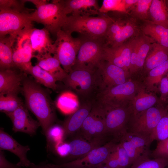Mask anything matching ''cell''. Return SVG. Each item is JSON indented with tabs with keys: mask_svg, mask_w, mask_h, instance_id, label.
<instances>
[{
	"mask_svg": "<svg viewBox=\"0 0 168 168\" xmlns=\"http://www.w3.org/2000/svg\"><path fill=\"white\" fill-rule=\"evenodd\" d=\"M168 59V49L154 42L146 59L142 74L146 76L151 69Z\"/></svg>",
	"mask_w": 168,
	"mask_h": 168,
	"instance_id": "cell-26",
	"label": "cell"
},
{
	"mask_svg": "<svg viewBox=\"0 0 168 168\" xmlns=\"http://www.w3.org/2000/svg\"><path fill=\"white\" fill-rule=\"evenodd\" d=\"M30 168H53L49 164V163L46 161L41 162L38 164L31 162L29 166Z\"/></svg>",
	"mask_w": 168,
	"mask_h": 168,
	"instance_id": "cell-47",
	"label": "cell"
},
{
	"mask_svg": "<svg viewBox=\"0 0 168 168\" xmlns=\"http://www.w3.org/2000/svg\"><path fill=\"white\" fill-rule=\"evenodd\" d=\"M138 21L131 16L127 18H115L107 31L106 45L117 46L139 35L141 26L139 25Z\"/></svg>",
	"mask_w": 168,
	"mask_h": 168,
	"instance_id": "cell-9",
	"label": "cell"
},
{
	"mask_svg": "<svg viewBox=\"0 0 168 168\" xmlns=\"http://www.w3.org/2000/svg\"><path fill=\"white\" fill-rule=\"evenodd\" d=\"M96 168H109L107 166H106L105 164H103L101 165Z\"/></svg>",
	"mask_w": 168,
	"mask_h": 168,
	"instance_id": "cell-49",
	"label": "cell"
},
{
	"mask_svg": "<svg viewBox=\"0 0 168 168\" xmlns=\"http://www.w3.org/2000/svg\"><path fill=\"white\" fill-rule=\"evenodd\" d=\"M150 156L153 158H163L168 159V138L157 143Z\"/></svg>",
	"mask_w": 168,
	"mask_h": 168,
	"instance_id": "cell-42",
	"label": "cell"
},
{
	"mask_svg": "<svg viewBox=\"0 0 168 168\" xmlns=\"http://www.w3.org/2000/svg\"><path fill=\"white\" fill-rule=\"evenodd\" d=\"M118 160L120 168H129L131 165L130 158L120 143L117 148Z\"/></svg>",
	"mask_w": 168,
	"mask_h": 168,
	"instance_id": "cell-43",
	"label": "cell"
},
{
	"mask_svg": "<svg viewBox=\"0 0 168 168\" xmlns=\"http://www.w3.org/2000/svg\"><path fill=\"white\" fill-rule=\"evenodd\" d=\"M159 86L160 101L164 102L168 98V71L162 77Z\"/></svg>",
	"mask_w": 168,
	"mask_h": 168,
	"instance_id": "cell-44",
	"label": "cell"
},
{
	"mask_svg": "<svg viewBox=\"0 0 168 168\" xmlns=\"http://www.w3.org/2000/svg\"><path fill=\"white\" fill-rule=\"evenodd\" d=\"M105 124L107 135L119 141L127 132L128 125L132 114L129 106L105 108Z\"/></svg>",
	"mask_w": 168,
	"mask_h": 168,
	"instance_id": "cell-11",
	"label": "cell"
},
{
	"mask_svg": "<svg viewBox=\"0 0 168 168\" xmlns=\"http://www.w3.org/2000/svg\"><path fill=\"white\" fill-rule=\"evenodd\" d=\"M166 109L153 106L135 114H131L127 132L150 137L158 122L167 112Z\"/></svg>",
	"mask_w": 168,
	"mask_h": 168,
	"instance_id": "cell-8",
	"label": "cell"
},
{
	"mask_svg": "<svg viewBox=\"0 0 168 168\" xmlns=\"http://www.w3.org/2000/svg\"><path fill=\"white\" fill-rule=\"evenodd\" d=\"M138 48L136 62L133 75L142 73L144 63L150 50L152 45L154 42L151 37L145 35L142 31L138 35Z\"/></svg>",
	"mask_w": 168,
	"mask_h": 168,
	"instance_id": "cell-33",
	"label": "cell"
},
{
	"mask_svg": "<svg viewBox=\"0 0 168 168\" xmlns=\"http://www.w3.org/2000/svg\"><path fill=\"white\" fill-rule=\"evenodd\" d=\"M62 82L66 87L77 96L80 101H94L99 91L100 79L98 68L73 69Z\"/></svg>",
	"mask_w": 168,
	"mask_h": 168,
	"instance_id": "cell-3",
	"label": "cell"
},
{
	"mask_svg": "<svg viewBox=\"0 0 168 168\" xmlns=\"http://www.w3.org/2000/svg\"><path fill=\"white\" fill-rule=\"evenodd\" d=\"M78 109L70 114L65 120L63 127L65 137L71 135L80 129L83 124L92 108L94 101H81Z\"/></svg>",
	"mask_w": 168,
	"mask_h": 168,
	"instance_id": "cell-21",
	"label": "cell"
},
{
	"mask_svg": "<svg viewBox=\"0 0 168 168\" xmlns=\"http://www.w3.org/2000/svg\"><path fill=\"white\" fill-rule=\"evenodd\" d=\"M150 138L153 141L156 140L158 142L168 138V110L158 122Z\"/></svg>",
	"mask_w": 168,
	"mask_h": 168,
	"instance_id": "cell-41",
	"label": "cell"
},
{
	"mask_svg": "<svg viewBox=\"0 0 168 168\" xmlns=\"http://www.w3.org/2000/svg\"><path fill=\"white\" fill-rule=\"evenodd\" d=\"M165 3L167 9L168 11V0H165Z\"/></svg>",
	"mask_w": 168,
	"mask_h": 168,
	"instance_id": "cell-50",
	"label": "cell"
},
{
	"mask_svg": "<svg viewBox=\"0 0 168 168\" xmlns=\"http://www.w3.org/2000/svg\"><path fill=\"white\" fill-rule=\"evenodd\" d=\"M168 71V59L150 70L145 76L143 85L149 91L156 90L164 75Z\"/></svg>",
	"mask_w": 168,
	"mask_h": 168,
	"instance_id": "cell-34",
	"label": "cell"
},
{
	"mask_svg": "<svg viewBox=\"0 0 168 168\" xmlns=\"http://www.w3.org/2000/svg\"><path fill=\"white\" fill-rule=\"evenodd\" d=\"M50 33L45 28H33L31 31L30 40L34 54H55L56 47L55 42L51 39Z\"/></svg>",
	"mask_w": 168,
	"mask_h": 168,
	"instance_id": "cell-22",
	"label": "cell"
},
{
	"mask_svg": "<svg viewBox=\"0 0 168 168\" xmlns=\"http://www.w3.org/2000/svg\"><path fill=\"white\" fill-rule=\"evenodd\" d=\"M168 166V159L157 158L151 159L149 156H144L134 161L129 168H166Z\"/></svg>",
	"mask_w": 168,
	"mask_h": 168,
	"instance_id": "cell-36",
	"label": "cell"
},
{
	"mask_svg": "<svg viewBox=\"0 0 168 168\" xmlns=\"http://www.w3.org/2000/svg\"><path fill=\"white\" fill-rule=\"evenodd\" d=\"M0 168H21V167L8 161L4 152L0 151Z\"/></svg>",
	"mask_w": 168,
	"mask_h": 168,
	"instance_id": "cell-46",
	"label": "cell"
},
{
	"mask_svg": "<svg viewBox=\"0 0 168 168\" xmlns=\"http://www.w3.org/2000/svg\"><path fill=\"white\" fill-rule=\"evenodd\" d=\"M80 102L77 96L70 91L62 93L57 99L56 105L63 114H71L79 108Z\"/></svg>",
	"mask_w": 168,
	"mask_h": 168,
	"instance_id": "cell-30",
	"label": "cell"
},
{
	"mask_svg": "<svg viewBox=\"0 0 168 168\" xmlns=\"http://www.w3.org/2000/svg\"><path fill=\"white\" fill-rule=\"evenodd\" d=\"M33 28V26L26 27L16 35L13 46V60L15 68L24 72L32 64L31 59L34 55L30 40Z\"/></svg>",
	"mask_w": 168,
	"mask_h": 168,
	"instance_id": "cell-12",
	"label": "cell"
},
{
	"mask_svg": "<svg viewBox=\"0 0 168 168\" xmlns=\"http://www.w3.org/2000/svg\"><path fill=\"white\" fill-rule=\"evenodd\" d=\"M86 140L80 138L74 139L69 143L70 150L68 158L69 160L84 157L94 149L102 145V143L100 142Z\"/></svg>",
	"mask_w": 168,
	"mask_h": 168,
	"instance_id": "cell-28",
	"label": "cell"
},
{
	"mask_svg": "<svg viewBox=\"0 0 168 168\" xmlns=\"http://www.w3.org/2000/svg\"><path fill=\"white\" fill-rule=\"evenodd\" d=\"M56 36V51L54 55L56 56L63 68L68 73L75 64L82 39L81 37L73 38L71 34L61 29Z\"/></svg>",
	"mask_w": 168,
	"mask_h": 168,
	"instance_id": "cell-7",
	"label": "cell"
},
{
	"mask_svg": "<svg viewBox=\"0 0 168 168\" xmlns=\"http://www.w3.org/2000/svg\"><path fill=\"white\" fill-rule=\"evenodd\" d=\"M110 12L128 14L124 0H104L99 10L100 14H105Z\"/></svg>",
	"mask_w": 168,
	"mask_h": 168,
	"instance_id": "cell-40",
	"label": "cell"
},
{
	"mask_svg": "<svg viewBox=\"0 0 168 168\" xmlns=\"http://www.w3.org/2000/svg\"><path fill=\"white\" fill-rule=\"evenodd\" d=\"M138 0H124L125 8L129 14L130 9L137 2Z\"/></svg>",
	"mask_w": 168,
	"mask_h": 168,
	"instance_id": "cell-48",
	"label": "cell"
},
{
	"mask_svg": "<svg viewBox=\"0 0 168 168\" xmlns=\"http://www.w3.org/2000/svg\"><path fill=\"white\" fill-rule=\"evenodd\" d=\"M14 68L0 71V94L17 95L21 90L25 76Z\"/></svg>",
	"mask_w": 168,
	"mask_h": 168,
	"instance_id": "cell-23",
	"label": "cell"
},
{
	"mask_svg": "<svg viewBox=\"0 0 168 168\" xmlns=\"http://www.w3.org/2000/svg\"><path fill=\"white\" fill-rule=\"evenodd\" d=\"M67 15L92 16L100 14L98 1L96 0H60Z\"/></svg>",
	"mask_w": 168,
	"mask_h": 168,
	"instance_id": "cell-20",
	"label": "cell"
},
{
	"mask_svg": "<svg viewBox=\"0 0 168 168\" xmlns=\"http://www.w3.org/2000/svg\"><path fill=\"white\" fill-rule=\"evenodd\" d=\"M45 0H35L36 7L31 14L32 21L40 23L52 35H56L63 25L68 16L60 0H53L50 3Z\"/></svg>",
	"mask_w": 168,
	"mask_h": 168,
	"instance_id": "cell-4",
	"label": "cell"
},
{
	"mask_svg": "<svg viewBox=\"0 0 168 168\" xmlns=\"http://www.w3.org/2000/svg\"><path fill=\"white\" fill-rule=\"evenodd\" d=\"M105 109L93 102L91 110L80 129L83 138L90 142L103 143L107 136Z\"/></svg>",
	"mask_w": 168,
	"mask_h": 168,
	"instance_id": "cell-10",
	"label": "cell"
},
{
	"mask_svg": "<svg viewBox=\"0 0 168 168\" xmlns=\"http://www.w3.org/2000/svg\"><path fill=\"white\" fill-rule=\"evenodd\" d=\"M12 123V130L14 132H21L33 136L36 134L40 126L39 122L33 119L24 104L14 111L6 114Z\"/></svg>",
	"mask_w": 168,
	"mask_h": 168,
	"instance_id": "cell-18",
	"label": "cell"
},
{
	"mask_svg": "<svg viewBox=\"0 0 168 168\" xmlns=\"http://www.w3.org/2000/svg\"><path fill=\"white\" fill-rule=\"evenodd\" d=\"M82 43L79 50L73 69L94 70L103 60L105 38L92 39L81 37Z\"/></svg>",
	"mask_w": 168,
	"mask_h": 168,
	"instance_id": "cell-6",
	"label": "cell"
},
{
	"mask_svg": "<svg viewBox=\"0 0 168 168\" xmlns=\"http://www.w3.org/2000/svg\"><path fill=\"white\" fill-rule=\"evenodd\" d=\"M16 35L0 37V71L15 68L13 60V46Z\"/></svg>",
	"mask_w": 168,
	"mask_h": 168,
	"instance_id": "cell-27",
	"label": "cell"
},
{
	"mask_svg": "<svg viewBox=\"0 0 168 168\" xmlns=\"http://www.w3.org/2000/svg\"><path fill=\"white\" fill-rule=\"evenodd\" d=\"M153 141L150 137L128 132L119 140L129 156L131 165L141 157L150 156L151 152L150 147Z\"/></svg>",
	"mask_w": 168,
	"mask_h": 168,
	"instance_id": "cell-14",
	"label": "cell"
},
{
	"mask_svg": "<svg viewBox=\"0 0 168 168\" xmlns=\"http://www.w3.org/2000/svg\"><path fill=\"white\" fill-rule=\"evenodd\" d=\"M152 0H138L129 10L131 16L138 20L150 21L149 11Z\"/></svg>",
	"mask_w": 168,
	"mask_h": 168,
	"instance_id": "cell-35",
	"label": "cell"
},
{
	"mask_svg": "<svg viewBox=\"0 0 168 168\" xmlns=\"http://www.w3.org/2000/svg\"><path fill=\"white\" fill-rule=\"evenodd\" d=\"M141 30L157 43L168 49V28L147 21L141 26Z\"/></svg>",
	"mask_w": 168,
	"mask_h": 168,
	"instance_id": "cell-29",
	"label": "cell"
},
{
	"mask_svg": "<svg viewBox=\"0 0 168 168\" xmlns=\"http://www.w3.org/2000/svg\"><path fill=\"white\" fill-rule=\"evenodd\" d=\"M34 57L37 59L36 64L53 75L58 81H62L67 75L68 73L61 67L55 55L53 56L49 54H36Z\"/></svg>",
	"mask_w": 168,
	"mask_h": 168,
	"instance_id": "cell-24",
	"label": "cell"
},
{
	"mask_svg": "<svg viewBox=\"0 0 168 168\" xmlns=\"http://www.w3.org/2000/svg\"><path fill=\"white\" fill-rule=\"evenodd\" d=\"M26 0H0V10L17 12L31 14L35 9H29L25 6Z\"/></svg>",
	"mask_w": 168,
	"mask_h": 168,
	"instance_id": "cell-39",
	"label": "cell"
},
{
	"mask_svg": "<svg viewBox=\"0 0 168 168\" xmlns=\"http://www.w3.org/2000/svg\"><path fill=\"white\" fill-rule=\"evenodd\" d=\"M31 14L0 10V37L18 34L33 26Z\"/></svg>",
	"mask_w": 168,
	"mask_h": 168,
	"instance_id": "cell-15",
	"label": "cell"
},
{
	"mask_svg": "<svg viewBox=\"0 0 168 168\" xmlns=\"http://www.w3.org/2000/svg\"><path fill=\"white\" fill-rule=\"evenodd\" d=\"M149 14L150 21L168 28V11L165 0H152Z\"/></svg>",
	"mask_w": 168,
	"mask_h": 168,
	"instance_id": "cell-31",
	"label": "cell"
},
{
	"mask_svg": "<svg viewBox=\"0 0 168 168\" xmlns=\"http://www.w3.org/2000/svg\"><path fill=\"white\" fill-rule=\"evenodd\" d=\"M113 21V17L106 14L97 16L71 15L67 17L61 30L71 34L78 32L87 38H105Z\"/></svg>",
	"mask_w": 168,
	"mask_h": 168,
	"instance_id": "cell-2",
	"label": "cell"
},
{
	"mask_svg": "<svg viewBox=\"0 0 168 168\" xmlns=\"http://www.w3.org/2000/svg\"><path fill=\"white\" fill-rule=\"evenodd\" d=\"M23 104L16 94H0V110L6 114L14 111Z\"/></svg>",
	"mask_w": 168,
	"mask_h": 168,
	"instance_id": "cell-37",
	"label": "cell"
},
{
	"mask_svg": "<svg viewBox=\"0 0 168 168\" xmlns=\"http://www.w3.org/2000/svg\"><path fill=\"white\" fill-rule=\"evenodd\" d=\"M158 101L157 97L143 85L128 106L132 114H135L155 106Z\"/></svg>",
	"mask_w": 168,
	"mask_h": 168,
	"instance_id": "cell-25",
	"label": "cell"
},
{
	"mask_svg": "<svg viewBox=\"0 0 168 168\" xmlns=\"http://www.w3.org/2000/svg\"><path fill=\"white\" fill-rule=\"evenodd\" d=\"M24 72L30 74L36 82L47 88L55 90L58 87L56 83L58 81L57 79L37 64L35 66L32 64L29 65L26 68Z\"/></svg>",
	"mask_w": 168,
	"mask_h": 168,
	"instance_id": "cell-32",
	"label": "cell"
},
{
	"mask_svg": "<svg viewBox=\"0 0 168 168\" xmlns=\"http://www.w3.org/2000/svg\"><path fill=\"white\" fill-rule=\"evenodd\" d=\"M45 135L47 149L49 151L57 143L63 141L65 137L64 131L62 126L54 124L48 129Z\"/></svg>",
	"mask_w": 168,
	"mask_h": 168,
	"instance_id": "cell-38",
	"label": "cell"
},
{
	"mask_svg": "<svg viewBox=\"0 0 168 168\" xmlns=\"http://www.w3.org/2000/svg\"><path fill=\"white\" fill-rule=\"evenodd\" d=\"M167 99L168 100V98ZM166 109L168 110V104H167V107H166Z\"/></svg>",
	"mask_w": 168,
	"mask_h": 168,
	"instance_id": "cell-51",
	"label": "cell"
},
{
	"mask_svg": "<svg viewBox=\"0 0 168 168\" xmlns=\"http://www.w3.org/2000/svg\"><path fill=\"white\" fill-rule=\"evenodd\" d=\"M111 141L91 150L85 156L67 163L66 168H96L105 164L118 144Z\"/></svg>",
	"mask_w": 168,
	"mask_h": 168,
	"instance_id": "cell-13",
	"label": "cell"
},
{
	"mask_svg": "<svg viewBox=\"0 0 168 168\" xmlns=\"http://www.w3.org/2000/svg\"><path fill=\"white\" fill-rule=\"evenodd\" d=\"M30 150L28 146H23L18 143L3 128L0 129V151H8L16 156L20 161L16 164L21 167H29L31 162L28 159L27 154Z\"/></svg>",
	"mask_w": 168,
	"mask_h": 168,
	"instance_id": "cell-19",
	"label": "cell"
},
{
	"mask_svg": "<svg viewBox=\"0 0 168 168\" xmlns=\"http://www.w3.org/2000/svg\"><path fill=\"white\" fill-rule=\"evenodd\" d=\"M98 70L100 79L99 91L122 84L130 76L123 68L104 60L99 64Z\"/></svg>",
	"mask_w": 168,
	"mask_h": 168,
	"instance_id": "cell-16",
	"label": "cell"
},
{
	"mask_svg": "<svg viewBox=\"0 0 168 168\" xmlns=\"http://www.w3.org/2000/svg\"><path fill=\"white\" fill-rule=\"evenodd\" d=\"M142 85L129 79L122 84L99 91L94 101L105 108L127 106Z\"/></svg>",
	"mask_w": 168,
	"mask_h": 168,
	"instance_id": "cell-5",
	"label": "cell"
},
{
	"mask_svg": "<svg viewBox=\"0 0 168 168\" xmlns=\"http://www.w3.org/2000/svg\"><path fill=\"white\" fill-rule=\"evenodd\" d=\"M21 91L27 108L35 116L45 135L56 120L54 105L46 91L35 81L25 77Z\"/></svg>",
	"mask_w": 168,
	"mask_h": 168,
	"instance_id": "cell-1",
	"label": "cell"
},
{
	"mask_svg": "<svg viewBox=\"0 0 168 168\" xmlns=\"http://www.w3.org/2000/svg\"><path fill=\"white\" fill-rule=\"evenodd\" d=\"M53 148L58 155L62 157L66 158L69 155L70 150L69 143L63 141L56 144Z\"/></svg>",
	"mask_w": 168,
	"mask_h": 168,
	"instance_id": "cell-45",
	"label": "cell"
},
{
	"mask_svg": "<svg viewBox=\"0 0 168 168\" xmlns=\"http://www.w3.org/2000/svg\"><path fill=\"white\" fill-rule=\"evenodd\" d=\"M135 38L116 47L105 45L104 49L103 60L123 68L131 76L129 72L130 58Z\"/></svg>",
	"mask_w": 168,
	"mask_h": 168,
	"instance_id": "cell-17",
	"label": "cell"
}]
</instances>
